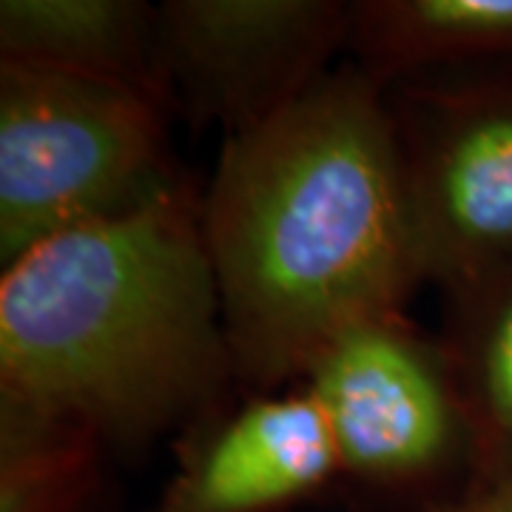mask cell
<instances>
[{"instance_id": "cell-5", "label": "cell", "mask_w": 512, "mask_h": 512, "mask_svg": "<svg viewBox=\"0 0 512 512\" xmlns=\"http://www.w3.org/2000/svg\"><path fill=\"white\" fill-rule=\"evenodd\" d=\"M424 285L456 296L512 268V63L387 89Z\"/></svg>"}, {"instance_id": "cell-1", "label": "cell", "mask_w": 512, "mask_h": 512, "mask_svg": "<svg viewBox=\"0 0 512 512\" xmlns=\"http://www.w3.org/2000/svg\"><path fill=\"white\" fill-rule=\"evenodd\" d=\"M237 384H299L339 330L424 285L387 89L353 60L225 137L200 194Z\"/></svg>"}, {"instance_id": "cell-9", "label": "cell", "mask_w": 512, "mask_h": 512, "mask_svg": "<svg viewBox=\"0 0 512 512\" xmlns=\"http://www.w3.org/2000/svg\"><path fill=\"white\" fill-rule=\"evenodd\" d=\"M348 49L382 89L424 74L510 66L512 0H356Z\"/></svg>"}, {"instance_id": "cell-12", "label": "cell", "mask_w": 512, "mask_h": 512, "mask_svg": "<svg viewBox=\"0 0 512 512\" xmlns=\"http://www.w3.org/2000/svg\"><path fill=\"white\" fill-rule=\"evenodd\" d=\"M421 512H512V470L467 481L458 493L424 504Z\"/></svg>"}, {"instance_id": "cell-3", "label": "cell", "mask_w": 512, "mask_h": 512, "mask_svg": "<svg viewBox=\"0 0 512 512\" xmlns=\"http://www.w3.org/2000/svg\"><path fill=\"white\" fill-rule=\"evenodd\" d=\"M146 94L0 60V262L188 185Z\"/></svg>"}, {"instance_id": "cell-6", "label": "cell", "mask_w": 512, "mask_h": 512, "mask_svg": "<svg viewBox=\"0 0 512 512\" xmlns=\"http://www.w3.org/2000/svg\"><path fill=\"white\" fill-rule=\"evenodd\" d=\"M345 0H165L157 72L168 114L248 134L308 94L348 49Z\"/></svg>"}, {"instance_id": "cell-4", "label": "cell", "mask_w": 512, "mask_h": 512, "mask_svg": "<svg viewBox=\"0 0 512 512\" xmlns=\"http://www.w3.org/2000/svg\"><path fill=\"white\" fill-rule=\"evenodd\" d=\"M299 384L322 407L342 478L353 484L424 507L473 478V430L453 362L404 311L345 325Z\"/></svg>"}, {"instance_id": "cell-7", "label": "cell", "mask_w": 512, "mask_h": 512, "mask_svg": "<svg viewBox=\"0 0 512 512\" xmlns=\"http://www.w3.org/2000/svg\"><path fill=\"white\" fill-rule=\"evenodd\" d=\"M336 478L342 467L325 413L296 384L188 427L177 473L148 512H288Z\"/></svg>"}, {"instance_id": "cell-11", "label": "cell", "mask_w": 512, "mask_h": 512, "mask_svg": "<svg viewBox=\"0 0 512 512\" xmlns=\"http://www.w3.org/2000/svg\"><path fill=\"white\" fill-rule=\"evenodd\" d=\"M447 333L461 402L473 430V478L512 470V268L447 299Z\"/></svg>"}, {"instance_id": "cell-10", "label": "cell", "mask_w": 512, "mask_h": 512, "mask_svg": "<svg viewBox=\"0 0 512 512\" xmlns=\"http://www.w3.org/2000/svg\"><path fill=\"white\" fill-rule=\"evenodd\" d=\"M109 453L89 424L0 396V512H92Z\"/></svg>"}, {"instance_id": "cell-2", "label": "cell", "mask_w": 512, "mask_h": 512, "mask_svg": "<svg viewBox=\"0 0 512 512\" xmlns=\"http://www.w3.org/2000/svg\"><path fill=\"white\" fill-rule=\"evenodd\" d=\"M188 183L120 220L46 239L0 276V396L137 453L228 407L220 288Z\"/></svg>"}, {"instance_id": "cell-8", "label": "cell", "mask_w": 512, "mask_h": 512, "mask_svg": "<svg viewBox=\"0 0 512 512\" xmlns=\"http://www.w3.org/2000/svg\"><path fill=\"white\" fill-rule=\"evenodd\" d=\"M0 60L134 89L168 111L157 6L143 0H3Z\"/></svg>"}]
</instances>
